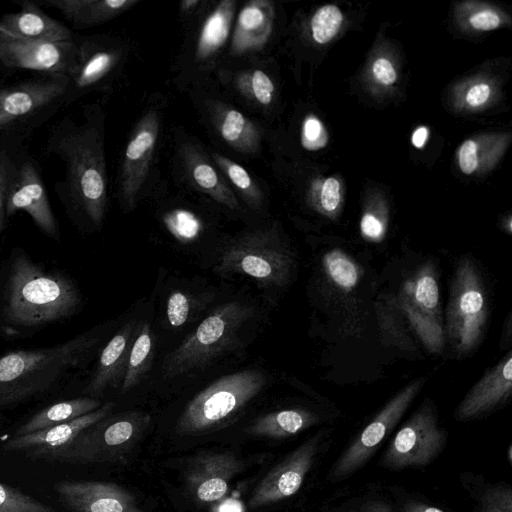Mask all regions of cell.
I'll return each instance as SVG.
<instances>
[{"instance_id":"cell-1","label":"cell","mask_w":512,"mask_h":512,"mask_svg":"<svg viewBox=\"0 0 512 512\" xmlns=\"http://www.w3.org/2000/svg\"><path fill=\"white\" fill-rule=\"evenodd\" d=\"M80 301L70 279L44 271L24 254L13 260L3 309L8 322L24 327L44 325L71 316Z\"/></svg>"},{"instance_id":"cell-2","label":"cell","mask_w":512,"mask_h":512,"mask_svg":"<svg viewBox=\"0 0 512 512\" xmlns=\"http://www.w3.org/2000/svg\"><path fill=\"white\" fill-rule=\"evenodd\" d=\"M92 334L37 350H19L0 358V409L23 402L52 387L81 363L97 344Z\"/></svg>"},{"instance_id":"cell-3","label":"cell","mask_w":512,"mask_h":512,"mask_svg":"<svg viewBox=\"0 0 512 512\" xmlns=\"http://www.w3.org/2000/svg\"><path fill=\"white\" fill-rule=\"evenodd\" d=\"M55 136L54 147L66 167V186L72 200L89 220L101 225L107 204V177L102 138L96 128H67Z\"/></svg>"},{"instance_id":"cell-4","label":"cell","mask_w":512,"mask_h":512,"mask_svg":"<svg viewBox=\"0 0 512 512\" xmlns=\"http://www.w3.org/2000/svg\"><path fill=\"white\" fill-rule=\"evenodd\" d=\"M267 379L256 369L224 375L198 392L179 416V435H203L237 420L245 407L264 389Z\"/></svg>"},{"instance_id":"cell-5","label":"cell","mask_w":512,"mask_h":512,"mask_svg":"<svg viewBox=\"0 0 512 512\" xmlns=\"http://www.w3.org/2000/svg\"><path fill=\"white\" fill-rule=\"evenodd\" d=\"M254 314L253 307L239 301L226 302L214 309L172 351L162 365L165 379L203 369L219 356L235 348L241 333Z\"/></svg>"},{"instance_id":"cell-6","label":"cell","mask_w":512,"mask_h":512,"mask_svg":"<svg viewBox=\"0 0 512 512\" xmlns=\"http://www.w3.org/2000/svg\"><path fill=\"white\" fill-rule=\"evenodd\" d=\"M293 257L272 230H255L232 240L223 250L216 271L222 275H245L261 287L285 285Z\"/></svg>"},{"instance_id":"cell-7","label":"cell","mask_w":512,"mask_h":512,"mask_svg":"<svg viewBox=\"0 0 512 512\" xmlns=\"http://www.w3.org/2000/svg\"><path fill=\"white\" fill-rule=\"evenodd\" d=\"M150 423L142 412L108 416L83 430L66 446L52 451L42 459L71 464L116 461L124 456Z\"/></svg>"},{"instance_id":"cell-8","label":"cell","mask_w":512,"mask_h":512,"mask_svg":"<svg viewBox=\"0 0 512 512\" xmlns=\"http://www.w3.org/2000/svg\"><path fill=\"white\" fill-rule=\"evenodd\" d=\"M488 317V301L481 275L468 258L454 270L446 313V334L458 355L479 344Z\"/></svg>"},{"instance_id":"cell-9","label":"cell","mask_w":512,"mask_h":512,"mask_svg":"<svg viewBox=\"0 0 512 512\" xmlns=\"http://www.w3.org/2000/svg\"><path fill=\"white\" fill-rule=\"evenodd\" d=\"M445 432L430 405H423L398 430L380 464L390 469L428 465L441 451Z\"/></svg>"},{"instance_id":"cell-10","label":"cell","mask_w":512,"mask_h":512,"mask_svg":"<svg viewBox=\"0 0 512 512\" xmlns=\"http://www.w3.org/2000/svg\"><path fill=\"white\" fill-rule=\"evenodd\" d=\"M423 382V379L413 381L379 411L335 462L330 471V480L337 481L363 466L401 419Z\"/></svg>"},{"instance_id":"cell-11","label":"cell","mask_w":512,"mask_h":512,"mask_svg":"<svg viewBox=\"0 0 512 512\" xmlns=\"http://www.w3.org/2000/svg\"><path fill=\"white\" fill-rule=\"evenodd\" d=\"M79 47L73 41L39 42L13 37L0 29V61L12 68L70 77Z\"/></svg>"},{"instance_id":"cell-12","label":"cell","mask_w":512,"mask_h":512,"mask_svg":"<svg viewBox=\"0 0 512 512\" xmlns=\"http://www.w3.org/2000/svg\"><path fill=\"white\" fill-rule=\"evenodd\" d=\"M321 438L322 435L317 434L307 439L269 470L252 493L249 507L257 509L294 495L313 465Z\"/></svg>"},{"instance_id":"cell-13","label":"cell","mask_w":512,"mask_h":512,"mask_svg":"<svg viewBox=\"0 0 512 512\" xmlns=\"http://www.w3.org/2000/svg\"><path fill=\"white\" fill-rule=\"evenodd\" d=\"M54 490L70 512H143L129 491L111 482L61 480Z\"/></svg>"},{"instance_id":"cell-14","label":"cell","mask_w":512,"mask_h":512,"mask_svg":"<svg viewBox=\"0 0 512 512\" xmlns=\"http://www.w3.org/2000/svg\"><path fill=\"white\" fill-rule=\"evenodd\" d=\"M158 132V116L149 111L140 119L127 143L121 168L120 193L124 205L129 209L134 207L148 175Z\"/></svg>"},{"instance_id":"cell-15","label":"cell","mask_w":512,"mask_h":512,"mask_svg":"<svg viewBox=\"0 0 512 512\" xmlns=\"http://www.w3.org/2000/svg\"><path fill=\"white\" fill-rule=\"evenodd\" d=\"M244 468L232 452H205L192 458L185 472L191 494L200 502H215L228 491L231 479Z\"/></svg>"},{"instance_id":"cell-16","label":"cell","mask_w":512,"mask_h":512,"mask_svg":"<svg viewBox=\"0 0 512 512\" xmlns=\"http://www.w3.org/2000/svg\"><path fill=\"white\" fill-rule=\"evenodd\" d=\"M19 210L27 212L45 234L58 237L57 222L43 182L29 162L23 164L12 177L6 196L5 213L11 216Z\"/></svg>"},{"instance_id":"cell-17","label":"cell","mask_w":512,"mask_h":512,"mask_svg":"<svg viewBox=\"0 0 512 512\" xmlns=\"http://www.w3.org/2000/svg\"><path fill=\"white\" fill-rule=\"evenodd\" d=\"M69 78L52 76L0 90V128L30 117L61 97Z\"/></svg>"},{"instance_id":"cell-18","label":"cell","mask_w":512,"mask_h":512,"mask_svg":"<svg viewBox=\"0 0 512 512\" xmlns=\"http://www.w3.org/2000/svg\"><path fill=\"white\" fill-rule=\"evenodd\" d=\"M113 408V402L104 403L95 411L72 421L27 435L12 437L2 445V449L7 452H24L32 459H42L46 454L72 442L86 428L109 416Z\"/></svg>"},{"instance_id":"cell-19","label":"cell","mask_w":512,"mask_h":512,"mask_svg":"<svg viewBox=\"0 0 512 512\" xmlns=\"http://www.w3.org/2000/svg\"><path fill=\"white\" fill-rule=\"evenodd\" d=\"M511 391L512 352L509 351L470 389L455 410V418L463 421L478 417L503 404Z\"/></svg>"},{"instance_id":"cell-20","label":"cell","mask_w":512,"mask_h":512,"mask_svg":"<svg viewBox=\"0 0 512 512\" xmlns=\"http://www.w3.org/2000/svg\"><path fill=\"white\" fill-rule=\"evenodd\" d=\"M138 326L136 320H129L104 347L96 371L86 388L89 395L100 396L109 387L121 386Z\"/></svg>"},{"instance_id":"cell-21","label":"cell","mask_w":512,"mask_h":512,"mask_svg":"<svg viewBox=\"0 0 512 512\" xmlns=\"http://www.w3.org/2000/svg\"><path fill=\"white\" fill-rule=\"evenodd\" d=\"M20 6L19 12L4 14L0 18L3 32L30 41H72L69 29L44 13L35 3L23 1Z\"/></svg>"},{"instance_id":"cell-22","label":"cell","mask_w":512,"mask_h":512,"mask_svg":"<svg viewBox=\"0 0 512 512\" xmlns=\"http://www.w3.org/2000/svg\"><path fill=\"white\" fill-rule=\"evenodd\" d=\"M318 422V415L307 409H283L258 417L246 432L252 436L278 439L295 435Z\"/></svg>"},{"instance_id":"cell-23","label":"cell","mask_w":512,"mask_h":512,"mask_svg":"<svg viewBox=\"0 0 512 512\" xmlns=\"http://www.w3.org/2000/svg\"><path fill=\"white\" fill-rule=\"evenodd\" d=\"M75 27H87L106 21L136 1L131 0H49Z\"/></svg>"},{"instance_id":"cell-24","label":"cell","mask_w":512,"mask_h":512,"mask_svg":"<svg viewBox=\"0 0 512 512\" xmlns=\"http://www.w3.org/2000/svg\"><path fill=\"white\" fill-rule=\"evenodd\" d=\"M101 405L102 403L94 397H80L55 403L33 415L14 432L13 437L72 421L95 411Z\"/></svg>"},{"instance_id":"cell-25","label":"cell","mask_w":512,"mask_h":512,"mask_svg":"<svg viewBox=\"0 0 512 512\" xmlns=\"http://www.w3.org/2000/svg\"><path fill=\"white\" fill-rule=\"evenodd\" d=\"M235 5V1H223L206 18L197 42L196 55L199 59L213 56L224 45L229 35Z\"/></svg>"},{"instance_id":"cell-26","label":"cell","mask_w":512,"mask_h":512,"mask_svg":"<svg viewBox=\"0 0 512 512\" xmlns=\"http://www.w3.org/2000/svg\"><path fill=\"white\" fill-rule=\"evenodd\" d=\"M187 160L191 178L200 190L230 209L239 208L232 190L208 160L195 152H192Z\"/></svg>"},{"instance_id":"cell-27","label":"cell","mask_w":512,"mask_h":512,"mask_svg":"<svg viewBox=\"0 0 512 512\" xmlns=\"http://www.w3.org/2000/svg\"><path fill=\"white\" fill-rule=\"evenodd\" d=\"M154 354V338L149 322L143 321L138 326L137 334L132 344L121 393H126L134 388L150 369Z\"/></svg>"},{"instance_id":"cell-28","label":"cell","mask_w":512,"mask_h":512,"mask_svg":"<svg viewBox=\"0 0 512 512\" xmlns=\"http://www.w3.org/2000/svg\"><path fill=\"white\" fill-rule=\"evenodd\" d=\"M403 294L417 309L437 318L439 313V287L431 263L423 266L415 277L404 285Z\"/></svg>"},{"instance_id":"cell-29","label":"cell","mask_w":512,"mask_h":512,"mask_svg":"<svg viewBox=\"0 0 512 512\" xmlns=\"http://www.w3.org/2000/svg\"><path fill=\"white\" fill-rule=\"evenodd\" d=\"M218 114L216 125L226 143L242 151H250L258 136L252 123L239 111L223 108Z\"/></svg>"},{"instance_id":"cell-30","label":"cell","mask_w":512,"mask_h":512,"mask_svg":"<svg viewBox=\"0 0 512 512\" xmlns=\"http://www.w3.org/2000/svg\"><path fill=\"white\" fill-rule=\"evenodd\" d=\"M398 303L424 346L431 353H440L444 347V331L436 317L417 309L402 293Z\"/></svg>"},{"instance_id":"cell-31","label":"cell","mask_w":512,"mask_h":512,"mask_svg":"<svg viewBox=\"0 0 512 512\" xmlns=\"http://www.w3.org/2000/svg\"><path fill=\"white\" fill-rule=\"evenodd\" d=\"M116 61L112 51L99 50L86 54L79 48L78 59L69 80L76 88H88L104 77Z\"/></svg>"},{"instance_id":"cell-32","label":"cell","mask_w":512,"mask_h":512,"mask_svg":"<svg viewBox=\"0 0 512 512\" xmlns=\"http://www.w3.org/2000/svg\"><path fill=\"white\" fill-rule=\"evenodd\" d=\"M262 2H251L239 13L235 34L234 47L239 50L248 49L258 43L260 36L268 31V16Z\"/></svg>"},{"instance_id":"cell-33","label":"cell","mask_w":512,"mask_h":512,"mask_svg":"<svg viewBox=\"0 0 512 512\" xmlns=\"http://www.w3.org/2000/svg\"><path fill=\"white\" fill-rule=\"evenodd\" d=\"M324 271L330 281L338 288L350 291L360 280V267L345 252L333 249L322 258Z\"/></svg>"},{"instance_id":"cell-34","label":"cell","mask_w":512,"mask_h":512,"mask_svg":"<svg viewBox=\"0 0 512 512\" xmlns=\"http://www.w3.org/2000/svg\"><path fill=\"white\" fill-rule=\"evenodd\" d=\"M213 157L218 167L236 187L246 203L251 208H260L263 201L262 192L247 170L231 159L217 153H214Z\"/></svg>"},{"instance_id":"cell-35","label":"cell","mask_w":512,"mask_h":512,"mask_svg":"<svg viewBox=\"0 0 512 512\" xmlns=\"http://www.w3.org/2000/svg\"><path fill=\"white\" fill-rule=\"evenodd\" d=\"M0 512H59L48 504L0 482Z\"/></svg>"},{"instance_id":"cell-36","label":"cell","mask_w":512,"mask_h":512,"mask_svg":"<svg viewBox=\"0 0 512 512\" xmlns=\"http://www.w3.org/2000/svg\"><path fill=\"white\" fill-rule=\"evenodd\" d=\"M343 14L335 5L319 8L311 21L313 39L319 44L328 43L339 31Z\"/></svg>"},{"instance_id":"cell-37","label":"cell","mask_w":512,"mask_h":512,"mask_svg":"<svg viewBox=\"0 0 512 512\" xmlns=\"http://www.w3.org/2000/svg\"><path fill=\"white\" fill-rule=\"evenodd\" d=\"M194 300L182 292L174 291L170 294L166 305V315L172 327L183 326L189 319L193 310Z\"/></svg>"},{"instance_id":"cell-38","label":"cell","mask_w":512,"mask_h":512,"mask_svg":"<svg viewBox=\"0 0 512 512\" xmlns=\"http://www.w3.org/2000/svg\"><path fill=\"white\" fill-rule=\"evenodd\" d=\"M481 512H512V489L496 485L487 489L480 499Z\"/></svg>"},{"instance_id":"cell-39","label":"cell","mask_w":512,"mask_h":512,"mask_svg":"<svg viewBox=\"0 0 512 512\" xmlns=\"http://www.w3.org/2000/svg\"><path fill=\"white\" fill-rule=\"evenodd\" d=\"M327 132L323 124L315 117L306 118L303 123L302 144L308 150H318L326 145Z\"/></svg>"},{"instance_id":"cell-40","label":"cell","mask_w":512,"mask_h":512,"mask_svg":"<svg viewBox=\"0 0 512 512\" xmlns=\"http://www.w3.org/2000/svg\"><path fill=\"white\" fill-rule=\"evenodd\" d=\"M251 93L262 105H269L273 99L274 85L270 77L262 70H254L250 77Z\"/></svg>"},{"instance_id":"cell-41","label":"cell","mask_w":512,"mask_h":512,"mask_svg":"<svg viewBox=\"0 0 512 512\" xmlns=\"http://www.w3.org/2000/svg\"><path fill=\"white\" fill-rule=\"evenodd\" d=\"M340 203V184L330 177L323 183L320 193V205L323 211L327 213L335 212Z\"/></svg>"},{"instance_id":"cell-42","label":"cell","mask_w":512,"mask_h":512,"mask_svg":"<svg viewBox=\"0 0 512 512\" xmlns=\"http://www.w3.org/2000/svg\"><path fill=\"white\" fill-rule=\"evenodd\" d=\"M478 165L477 145L472 140L465 141L459 149V166L464 174L473 173Z\"/></svg>"},{"instance_id":"cell-43","label":"cell","mask_w":512,"mask_h":512,"mask_svg":"<svg viewBox=\"0 0 512 512\" xmlns=\"http://www.w3.org/2000/svg\"><path fill=\"white\" fill-rule=\"evenodd\" d=\"M361 232L369 240L378 241L385 233V225L373 214H365L360 224Z\"/></svg>"},{"instance_id":"cell-44","label":"cell","mask_w":512,"mask_h":512,"mask_svg":"<svg viewBox=\"0 0 512 512\" xmlns=\"http://www.w3.org/2000/svg\"><path fill=\"white\" fill-rule=\"evenodd\" d=\"M12 177L8 161L0 155V231L3 227L6 196Z\"/></svg>"},{"instance_id":"cell-45","label":"cell","mask_w":512,"mask_h":512,"mask_svg":"<svg viewBox=\"0 0 512 512\" xmlns=\"http://www.w3.org/2000/svg\"><path fill=\"white\" fill-rule=\"evenodd\" d=\"M470 23L472 27L477 30L488 31L499 26L500 18L492 10H483L474 14L470 18Z\"/></svg>"},{"instance_id":"cell-46","label":"cell","mask_w":512,"mask_h":512,"mask_svg":"<svg viewBox=\"0 0 512 512\" xmlns=\"http://www.w3.org/2000/svg\"><path fill=\"white\" fill-rule=\"evenodd\" d=\"M373 73L377 80L385 85H390L396 80V72L391 62L386 58H379L375 61Z\"/></svg>"},{"instance_id":"cell-47","label":"cell","mask_w":512,"mask_h":512,"mask_svg":"<svg viewBox=\"0 0 512 512\" xmlns=\"http://www.w3.org/2000/svg\"><path fill=\"white\" fill-rule=\"evenodd\" d=\"M489 95L490 87L487 84H476L468 90L466 101L470 106H480L488 100Z\"/></svg>"},{"instance_id":"cell-48","label":"cell","mask_w":512,"mask_h":512,"mask_svg":"<svg viewBox=\"0 0 512 512\" xmlns=\"http://www.w3.org/2000/svg\"><path fill=\"white\" fill-rule=\"evenodd\" d=\"M403 512H444L443 510L416 501H409L404 505Z\"/></svg>"},{"instance_id":"cell-49","label":"cell","mask_w":512,"mask_h":512,"mask_svg":"<svg viewBox=\"0 0 512 512\" xmlns=\"http://www.w3.org/2000/svg\"><path fill=\"white\" fill-rule=\"evenodd\" d=\"M428 137V131L425 127H420L414 131L412 135V143L415 147L421 148L425 144Z\"/></svg>"},{"instance_id":"cell-50","label":"cell","mask_w":512,"mask_h":512,"mask_svg":"<svg viewBox=\"0 0 512 512\" xmlns=\"http://www.w3.org/2000/svg\"><path fill=\"white\" fill-rule=\"evenodd\" d=\"M240 506L235 502L226 503L222 506L220 512H240Z\"/></svg>"},{"instance_id":"cell-51","label":"cell","mask_w":512,"mask_h":512,"mask_svg":"<svg viewBox=\"0 0 512 512\" xmlns=\"http://www.w3.org/2000/svg\"><path fill=\"white\" fill-rule=\"evenodd\" d=\"M367 512H390L386 507L382 504H373L371 505Z\"/></svg>"},{"instance_id":"cell-52","label":"cell","mask_w":512,"mask_h":512,"mask_svg":"<svg viewBox=\"0 0 512 512\" xmlns=\"http://www.w3.org/2000/svg\"><path fill=\"white\" fill-rule=\"evenodd\" d=\"M199 2L198 1H195V0H188V1H184L182 2L181 4V8L183 10H190L193 8V6H196Z\"/></svg>"},{"instance_id":"cell-53","label":"cell","mask_w":512,"mask_h":512,"mask_svg":"<svg viewBox=\"0 0 512 512\" xmlns=\"http://www.w3.org/2000/svg\"><path fill=\"white\" fill-rule=\"evenodd\" d=\"M508 458H509V461L511 463V461H512V447L511 446L508 449Z\"/></svg>"}]
</instances>
